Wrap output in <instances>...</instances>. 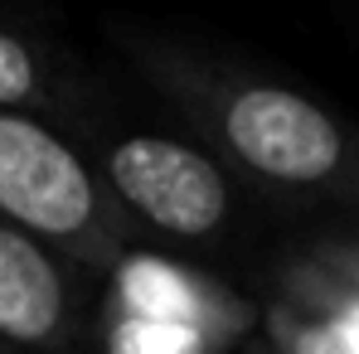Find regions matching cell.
Instances as JSON below:
<instances>
[{
    "label": "cell",
    "mask_w": 359,
    "mask_h": 354,
    "mask_svg": "<svg viewBox=\"0 0 359 354\" xmlns=\"http://www.w3.org/2000/svg\"><path fill=\"white\" fill-rule=\"evenodd\" d=\"M0 214L49 238L83 233L97 214V189L83 161L49 126L0 112Z\"/></svg>",
    "instance_id": "6da1fadb"
},
{
    "label": "cell",
    "mask_w": 359,
    "mask_h": 354,
    "mask_svg": "<svg viewBox=\"0 0 359 354\" xmlns=\"http://www.w3.org/2000/svg\"><path fill=\"white\" fill-rule=\"evenodd\" d=\"M107 170L121 199L151 224H161L165 233H214L229 214V184L219 175V165L184 141L131 136L107 156Z\"/></svg>",
    "instance_id": "7a4b0ae2"
},
{
    "label": "cell",
    "mask_w": 359,
    "mask_h": 354,
    "mask_svg": "<svg viewBox=\"0 0 359 354\" xmlns=\"http://www.w3.org/2000/svg\"><path fill=\"white\" fill-rule=\"evenodd\" d=\"M224 136L252 170L311 184L340 165V131L320 107L282 88H248L224 112Z\"/></svg>",
    "instance_id": "3957f363"
},
{
    "label": "cell",
    "mask_w": 359,
    "mask_h": 354,
    "mask_svg": "<svg viewBox=\"0 0 359 354\" xmlns=\"http://www.w3.org/2000/svg\"><path fill=\"white\" fill-rule=\"evenodd\" d=\"M63 320L59 267L29 233L0 224V335L20 345H39Z\"/></svg>",
    "instance_id": "277c9868"
},
{
    "label": "cell",
    "mask_w": 359,
    "mask_h": 354,
    "mask_svg": "<svg viewBox=\"0 0 359 354\" xmlns=\"http://www.w3.org/2000/svg\"><path fill=\"white\" fill-rule=\"evenodd\" d=\"M117 301H121V315L194 325V330H204V315H209L204 287H194L165 257H131L117 277Z\"/></svg>",
    "instance_id": "5b68a950"
},
{
    "label": "cell",
    "mask_w": 359,
    "mask_h": 354,
    "mask_svg": "<svg viewBox=\"0 0 359 354\" xmlns=\"http://www.w3.org/2000/svg\"><path fill=\"white\" fill-rule=\"evenodd\" d=\"M112 354H204L209 335L194 325H165V320H141V315H121L112 325Z\"/></svg>",
    "instance_id": "8992f818"
},
{
    "label": "cell",
    "mask_w": 359,
    "mask_h": 354,
    "mask_svg": "<svg viewBox=\"0 0 359 354\" xmlns=\"http://www.w3.org/2000/svg\"><path fill=\"white\" fill-rule=\"evenodd\" d=\"M39 83V68L29 59V49L15 39V34H0V107H15L34 93Z\"/></svg>",
    "instance_id": "52a82bcc"
},
{
    "label": "cell",
    "mask_w": 359,
    "mask_h": 354,
    "mask_svg": "<svg viewBox=\"0 0 359 354\" xmlns=\"http://www.w3.org/2000/svg\"><path fill=\"white\" fill-rule=\"evenodd\" d=\"M292 354H359V345L340 320H320V325H306L297 335Z\"/></svg>",
    "instance_id": "ba28073f"
},
{
    "label": "cell",
    "mask_w": 359,
    "mask_h": 354,
    "mask_svg": "<svg viewBox=\"0 0 359 354\" xmlns=\"http://www.w3.org/2000/svg\"><path fill=\"white\" fill-rule=\"evenodd\" d=\"M340 325H345V330L355 335V345H359V306H355V311H345V315H340Z\"/></svg>",
    "instance_id": "9c48e42d"
}]
</instances>
